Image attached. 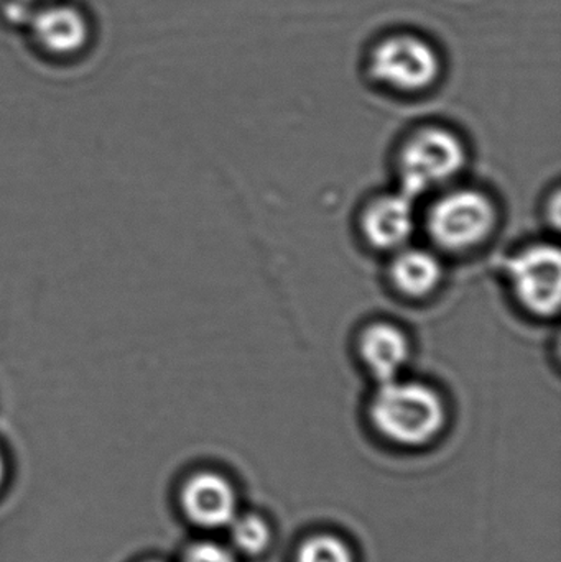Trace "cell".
Returning a JSON list of instances; mask_svg holds the SVG:
<instances>
[{
    "mask_svg": "<svg viewBox=\"0 0 561 562\" xmlns=\"http://www.w3.org/2000/svg\"><path fill=\"white\" fill-rule=\"evenodd\" d=\"M5 472H7L5 456H3V451H2V449H0V485L3 484V479H5Z\"/></svg>",
    "mask_w": 561,
    "mask_h": 562,
    "instance_id": "obj_15",
    "label": "cell"
},
{
    "mask_svg": "<svg viewBox=\"0 0 561 562\" xmlns=\"http://www.w3.org/2000/svg\"><path fill=\"white\" fill-rule=\"evenodd\" d=\"M33 30L43 46L56 53L81 48L88 38V25L81 12L68 5H53L33 16Z\"/></svg>",
    "mask_w": 561,
    "mask_h": 562,
    "instance_id": "obj_10",
    "label": "cell"
},
{
    "mask_svg": "<svg viewBox=\"0 0 561 562\" xmlns=\"http://www.w3.org/2000/svg\"><path fill=\"white\" fill-rule=\"evenodd\" d=\"M356 356L375 383L405 375L414 356L411 334L394 321L374 319L356 334Z\"/></svg>",
    "mask_w": 561,
    "mask_h": 562,
    "instance_id": "obj_7",
    "label": "cell"
},
{
    "mask_svg": "<svg viewBox=\"0 0 561 562\" xmlns=\"http://www.w3.org/2000/svg\"><path fill=\"white\" fill-rule=\"evenodd\" d=\"M504 280L514 303L534 319L557 317L561 296V257L557 244L537 240L510 252Z\"/></svg>",
    "mask_w": 561,
    "mask_h": 562,
    "instance_id": "obj_4",
    "label": "cell"
},
{
    "mask_svg": "<svg viewBox=\"0 0 561 562\" xmlns=\"http://www.w3.org/2000/svg\"><path fill=\"white\" fill-rule=\"evenodd\" d=\"M368 413L379 435L405 448L434 441L448 418L440 390L434 383L408 375L375 383Z\"/></svg>",
    "mask_w": 561,
    "mask_h": 562,
    "instance_id": "obj_1",
    "label": "cell"
},
{
    "mask_svg": "<svg viewBox=\"0 0 561 562\" xmlns=\"http://www.w3.org/2000/svg\"><path fill=\"white\" fill-rule=\"evenodd\" d=\"M440 69L437 52L417 36H392L372 53V75L395 91H425L437 81Z\"/></svg>",
    "mask_w": 561,
    "mask_h": 562,
    "instance_id": "obj_5",
    "label": "cell"
},
{
    "mask_svg": "<svg viewBox=\"0 0 561 562\" xmlns=\"http://www.w3.org/2000/svg\"><path fill=\"white\" fill-rule=\"evenodd\" d=\"M560 191L559 188H556L552 193V198H549V201L546 203V207H543V214L547 216V223H549L550 227L553 229H559L560 224Z\"/></svg>",
    "mask_w": 561,
    "mask_h": 562,
    "instance_id": "obj_14",
    "label": "cell"
},
{
    "mask_svg": "<svg viewBox=\"0 0 561 562\" xmlns=\"http://www.w3.org/2000/svg\"><path fill=\"white\" fill-rule=\"evenodd\" d=\"M184 514L203 528H221L236 518V494L229 482L213 472L191 477L181 492Z\"/></svg>",
    "mask_w": 561,
    "mask_h": 562,
    "instance_id": "obj_9",
    "label": "cell"
},
{
    "mask_svg": "<svg viewBox=\"0 0 561 562\" xmlns=\"http://www.w3.org/2000/svg\"><path fill=\"white\" fill-rule=\"evenodd\" d=\"M470 164V148L453 128L425 125L405 135L395 150L399 190L418 200L460 183Z\"/></svg>",
    "mask_w": 561,
    "mask_h": 562,
    "instance_id": "obj_3",
    "label": "cell"
},
{
    "mask_svg": "<svg viewBox=\"0 0 561 562\" xmlns=\"http://www.w3.org/2000/svg\"><path fill=\"white\" fill-rule=\"evenodd\" d=\"M444 256L434 247H402L389 256L388 281L391 290L407 301L434 296L445 281Z\"/></svg>",
    "mask_w": 561,
    "mask_h": 562,
    "instance_id": "obj_8",
    "label": "cell"
},
{
    "mask_svg": "<svg viewBox=\"0 0 561 562\" xmlns=\"http://www.w3.org/2000/svg\"><path fill=\"white\" fill-rule=\"evenodd\" d=\"M231 538L237 550L249 557H257L269 547L270 530L262 518L246 515V517L234 518L231 524Z\"/></svg>",
    "mask_w": 561,
    "mask_h": 562,
    "instance_id": "obj_11",
    "label": "cell"
},
{
    "mask_svg": "<svg viewBox=\"0 0 561 562\" xmlns=\"http://www.w3.org/2000/svg\"><path fill=\"white\" fill-rule=\"evenodd\" d=\"M148 562H158V561H148Z\"/></svg>",
    "mask_w": 561,
    "mask_h": 562,
    "instance_id": "obj_16",
    "label": "cell"
},
{
    "mask_svg": "<svg viewBox=\"0 0 561 562\" xmlns=\"http://www.w3.org/2000/svg\"><path fill=\"white\" fill-rule=\"evenodd\" d=\"M500 217L496 200L487 191L457 183L431 196L420 221L437 252L467 256L493 239Z\"/></svg>",
    "mask_w": 561,
    "mask_h": 562,
    "instance_id": "obj_2",
    "label": "cell"
},
{
    "mask_svg": "<svg viewBox=\"0 0 561 562\" xmlns=\"http://www.w3.org/2000/svg\"><path fill=\"white\" fill-rule=\"evenodd\" d=\"M184 562H236V558L227 548L206 541L190 548Z\"/></svg>",
    "mask_w": 561,
    "mask_h": 562,
    "instance_id": "obj_13",
    "label": "cell"
},
{
    "mask_svg": "<svg viewBox=\"0 0 561 562\" xmlns=\"http://www.w3.org/2000/svg\"><path fill=\"white\" fill-rule=\"evenodd\" d=\"M296 562H352V553L345 541L319 535L300 548Z\"/></svg>",
    "mask_w": 561,
    "mask_h": 562,
    "instance_id": "obj_12",
    "label": "cell"
},
{
    "mask_svg": "<svg viewBox=\"0 0 561 562\" xmlns=\"http://www.w3.org/2000/svg\"><path fill=\"white\" fill-rule=\"evenodd\" d=\"M418 221L415 198L395 188L374 194L362 204L358 229L369 249L391 256L412 244Z\"/></svg>",
    "mask_w": 561,
    "mask_h": 562,
    "instance_id": "obj_6",
    "label": "cell"
}]
</instances>
